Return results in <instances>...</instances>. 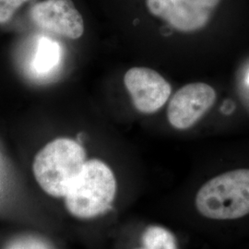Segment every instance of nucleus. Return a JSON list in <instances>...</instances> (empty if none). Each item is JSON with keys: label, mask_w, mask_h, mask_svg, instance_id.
I'll return each mask as SVG.
<instances>
[{"label": "nucleus", "mask_w": 249, "mask_h": 249, "mask_svg": "<svg viewBox=\"0 0 249 249\" xmlns=\"http://www.w3.org/2000/svg\"><path fill=\"white\" fill-rule=\"evenodd\" d=\"M143 247L139 249H178L174 235L160 226H150L144 231Z\"/></svg>", "instance_id": "obj_8"}, {"label": "nucleus", "mask_w": 249, "mask_h": 249, "mask_svg": "<svg viewBox=\"0 0 249 249\" xmlns=\"http://www.w3.org/2000/svg\"><path fill=\"white\" fill-rule=\"evenodd\" d=\"M86 161V151L80 143L69 138H58L38 151L33 172L37 184L47 195L64 198Z\"/></svg>", "instance_id": "obj_1"}, {"label": "nucleus", "mask_w": 249, "mask_h": 249, "mask_svg": "<svg viewBox=\"0 0 249 249\" xmlns=\"http://www.w3.org/2000/svg\"><path fill=\"white\" fill-rule=\"evenodd\" d=\"M29 0H0V23H5Z\"/></svg>", "instance_id": "obj_11"}, {"label": "nucleus", "mask_w": 249, "mask_h": 249, "mask_svg": "<svg viewBox=\"0 0 249 249\" xmlns=\"http://www.w3.org/2000/svg\"><path fill=\"white\" fill-rule=\"evenodd\" d=\"M116 187L115 174L106 162L98 159L87 160L64 197L66 209L78 219L95 218L110 209Z\"/></svg>", "instance_id": "obj_3"}, {"label": "nucleus", "mask_w": 249, "mask_h": 249, "mask_svg": "<svg viewBox=\"0 0 249 249\" xmlns=\"http://www.w3.org/2000/svg\"><path fill=\"white\" fill-rule=\"evenodd\" d=\"M36 57V68L39 71H47L58 62L59 47L49 39H42Z\"/></svg>", "instance_id": "obj_9"}, {"label": "nucleus", "mask_w": 249, "mask_h": 249, "mask_svg": "<svg viewBox=\"0 0 249 249\" xmlns=\"http://www.w3.org/2000/svg\"><path fill=\"white\" fill-rule=\"evenodd\" d=\"M221 0H146V7L155 17L180 32L204 28Z\"/></svg>", "instance_id": "obj_4"}, {"label": "nucleus", "mask_w": 249, "mask_h": 249, "mask_svg": "<svg viewBox=\"0 0 249 249\" xmlns=\"http://www.w3.org/2000/svg\"><path fill=\"white\" fill-rule=\"evenodd\" d=\"M247 82H248V83L249 84V75H248V78H247Z\"/></svg>", "instance_id": "obj_12"}, {"label": "nucleus", "mask_w": 249, "mask_h": 249, "mask_svg": "<svg viewBox=\"0 0 249 249\" xmlns=\"http://www.w3.org/2000/svg\"><path fill=\"white\" fill-rule=\"evenodd\" d=\"M133 106L143 114H153L169 100L172 88L169 82L158 72L144 67L128 70L124 76Z\"/></svg>", "instance_id": "obj_6"}, {"label": "nucleus", "mask_w": 249, "mask_h": 249, "mask_svg": "<svg viewBox=\"0 0 249 249\" xmlns=\"http://www.w3.org/2000/svg\"><path fill=\"white\" fill-rule=\"evenodd\" d=\"M198 213L213 220H234L249 214V169L221 174L206 182L195 197Z\"/></svg>", "instance_id": "obj_2"}, {"label": "nucleus", "mask_w": 249, "mask_h": 249, "mask_svg": "<svg viewBox=\"0 0 249 249\" xmlns=\"http://www.w3.org/2000/svg\"><path fill=\"white\" fill-rule=\"evenodd\" d=\"M31 17L39 28L71 40L84 33L83 18L71 0L41 1L32 8Z\"/></svg>", "instance_id": "obj_7"}, {"label": "nucleus", "mask_w": 249, "mask_h": 249, "mask_svg": "<svg viewBox=\"0 0 249 249\" xmlns=\"http://www.w3.org/2000/svg\"><path fill=\"white\" fill-rule=\"evenodd\" d=\"M215 89L207 83L195 82L183 86L170 100L167 118L180 130L192 127L211 110L216 102Z\"/></svg>", "instance_id": "obj_5"}, {"label": "nucleus", "mask_w": 249, "mask_h": 249, "mask_svg": "<svg viewBox=\"0 0 249 249\" xmlns=\"http://www.w3.org/2000/svg\"><path fill=\"white\" fill-rule=\"evenodd\" d=\"M3 249H55L53 245L44 237L32 233L20 234L13 237Z\"/></svg>", "instance_id": "obj_10"}]
</instances>
